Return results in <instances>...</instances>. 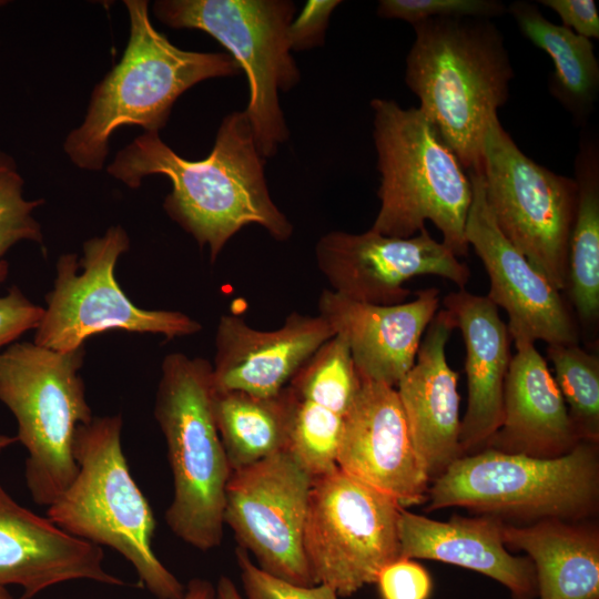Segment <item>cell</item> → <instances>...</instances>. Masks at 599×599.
<instances>
[{
    "label": "cell",
    "mask_w": 599,
    "mask_h": 599,
    "mask_svg": "<svg viewBox=\"0 0 599 599\" xmlns=\"http://www.w3.org/2000/svg\"><path fill=\"white\" fill-rule=\"evenodd\" d=\"M264 163L245 112L234 111L222 120L203 160L189 161L159 132H144L116 153L106 171L131 189L146 176H166L172 190L164 211L201 248H209L214 262L229 240L250 224L261 225L277 241L292 236V223L270 195Z\"/></svg>",
    "instance_id": "obj_1"
},
{
    "label": "cell",
    "mask_w": 599,
    "mask_h": 599,
    "mask_svg": "<svg viewBox=\"0 0 599 599\" xmlns=\"http://www.w3.org/2000/svg\"><path fill=\"white\" fill-rule=\"evenodd\" d=\"M413 28L406 85L461 166L481 171L488 123L515 75L504 37L484 18H433Z\"/></svg>",
    "instance_id": "obj_2"
},
{
    "label": "cell",
    "mask_w": 599,
    "mask_h": 599,
    "mask_svg": "<svg viewBox=\"0 0 599 599\" xmlns=\"http://www.w3.org/2000/svg\"><path fill=\"white\" fill-rule=\"evenodd\" d=\"M130 34L123 55L94 87L82 123L63 142L79 169L100 171L113 133L125 125L160 132L177 98L201 81L238 75L237 62L223 52L174 45L152 24L149 2L124 0Z\"/></svg>",
    "instance_id": "obj_3"
},
{
    "label": "cell",
    "mask_w": 599,
    "mask_h": 599,
    "mask_svg": "<svg viewBox=\"0 0 599 599\" xmlns=\"http://www.w3.org/2000/svg\"><path fill=\"white\" fill-rule=\"evenodd\" d=\"M122 425L116 414L78 426L72 445L78 471L47 518L77 538L114 549L155 598L182 599L185 586L152 549L156 521L125 459Z\"/></svg>",
    "instance_id": "obj_4"
},
{
    "label": "cell",
    "mask_w": 599,
    "mask_h": 599,
    "mask_svg": "<svg viewBox=\"0 0 599 599\" xmlns=\"http://www.w3.org/2000/svg\"><path fill=\"white\" fill-rule=\"evenodd\" d=\"M380 206L369 230L408 238L430 221L455 256H466L471 183L454 152L418 108L373 99Z\"/></svg>",
    "instance_id": "obj_5"
},
{
    "label": "cell",
    "mask_w": 599,
    "mask_h": 599,
    "mask_svg": "<svg viewBox=\"0 0 599 599\" xmlns=\"http://www.w3.org/2000/svg\"><path fill=\"white\" fill-rule=\"evenodd\" d=\"M214 393L207 359L177 352L164 357L154 417L165 438L173 479L165 521L176 537L202 551L222 541L232 473L215 423Z\"/></svg>",
    "instance_id": "obj_6"
},
{
    "label": "cell",
    "mask_w": 599,
    "mask_h": 599,
    "mask_svg": "<svg viewBox=\"0 0 599 599\" xmlns=\"http://www.w3.org/2000/svg\"><path fill=\"white\" fill-rule=\"evenodd\" d=\"M425 512L461 507L479 515L532 524L587 520L598 511V443L537 458L484 448L461 456L429 486Z\"/></svg>",
    "instance_id": "obj_7"
},
{
    "label": "cell",
    "mask_w": 599,
    "mask_h": 599,
    "mask_svg": "<svg viewBox=\"0 0 599 599\" xmlns=\"http://www.w3.org/2000/svg\"><path fill=\"white\" fill-rule=\"evenodd\" d=\"M84 355V346L60 353L34 342L0 354V402L17 420L16 437L28 453L26 484L40 506L49 507L78 471L74 434L93 418L80 375Z\"/></svg>",
    "instance_id": "obj_8"
},
{
    "label": "cell",
    "mask_w": 599,
    "mask_h": 599,
    "mask_svg": "<svg viewBox=\"0 0 599 599\" xmlns=\"http://www.w3.org/2000/svg\"><path fill=\"white\" fill-rule=\"evenodd\" d=\"M154 16L175 29H197L226 48L244 71L248 103L244 111L261 155H275L288 138L280 91L300 81L288 29L295 4L288 0H159Z\"/></svg>",
    "instance_id": "obj_9"
},
{
    "label": "cell",
    "mask_w": 599,
    "mask_h": 599,
    "mask_svg": "<svg viewBox=\"0 0 599 599\" xmlns=\"http://www.w3.org/2000/svg\"><path fill=\"white\" fill-rule=\"evenodd\" d=\"M483 184L502 235L559 292L567 288L571 231L578 189L520 151L491 116L483 145Z\"/></svg>",
    "instance_id": "obj_10"
},
{
    "label": "cell",
    "mask_w": 599,
    "mask_h": 599,
    "mask_svg": "<svg viewBox=\"0 0 599 599\" xmlns=\"http://www.w3.org/2000/svg\"><path fill=\"white\" fill-rule=\"evenodd\" d=\"M130 248L121 225L82 245V256L64 253L55 264L53 288L47 294L43 315L33 342L60 353L84 346V342L109 329L160 334L167 339L199 333L202 325L191 316L167 309L136 306L118 284V260Z\"/></svg>",
    "instance_id": "obj_11"
},
{
    "label": "cell",
    "mask_w": 599,
    "mask_h": 599,
    "mask_svg": "<svg viewBox=\"0 0 599 599\" xmlns=\"http://www.w3.org/2000/svg\"><path fill=\"white\" fill-rule=\"evenodd\" d=\"M402 506L338 467L315 477L309 491L303 548L316 583L349 597L375 583L399 559Z\"/></svg>",
    "instance_id": "obj_12"
},
{
    "label": "cell",
    "mask_w": 599,
    "mask_h": 599,
    "mask_svg": "<svg viewBox=\"0 0 599 599\" xmlns=\"http://www.w3.org/2000/svg\"><path fill=\"white\" fill-rule=\"evenodd\" d=\"M313 477L285 449L233 470L225 488L224 524L264 572L288 583L317 585L303 548Z\"/></svg>",
    "instance_id": "obj_13"
},
{
    "label": "cell",
    "mask_w": 599,
    "mask_h": 599,
    "mask_svg": "<svg viewBox=\"0 0 599 599\" xmlns=\"http://www.w3.org/2000/svg\"><path fill=\"white\" fill-rule=\"evenodd\" d=\"M315 257L334 293L374 305L404 303L410 295L404 284L415 276H440L459 290L470 278L468 266L426 227L408 238L372 230L359 234L329 232L316 243Z\"/></svg>",
    "instance_id": "obj_14"
},
{
    "label": "cell",
    "mask_w": 599,
    "mask_h": 599,
    "mask_svg": "<svg viewBox=\"0 0 599 599\" xmlns=\"http://www.w3.org/2000/svg\"><path fill=\"white\" fill-rule=\"evenodd\" d=\"M468 176L473 196L465 237L489 276L487 297L508 315L511 339L579 344V326L568 301L499 231L485 199L481 171H469Z\"/></svg>",
    "instance_id": "obj_15"
},
{
    "label": "cell",
    "mask_w": 599,
    "mask_h": 599,
    "mask_svg": "<svg viewBox=\"0 0 599 599\" xmlns=\"http://www.w3.org/2000/svg\"><path fill=\"white\" fill-rule=\"evenodd\" d=\"M361 380L344 416L337 467L403 508L425 504L430 480L413 447L396 388Z\"/></svg>",
    "instance_id": "obj_16"
},
{
    "label": "cell",
    "mask_w": 599,
    "mask_h": 599,
    "mask_svg": "<svg viewBox=\"0 0 599 599\" xmlns=\"http://www.w3.org/2000/svg\"><path fill=\"white\" fill-rule=\"evenodd\" d=\"M17 437L0 434V455ZM103 549L77 538L18 504L0 481V587L22 589L20 599L71 580L125 582L104 568Z\"/></svg>",
    "instance_id": "obj_17"
},
{
    "label": "cell",
    "mask_w": 599,
    "mask_h": 599,
    "mask_svg": "<svg viewBox=\"0 0 599 599\" xmlns=\"http://www.w3.org/2000/svg\"><path fill=\"white\" fill-rule=\"evenodd\" d=\"M409 302L374 305L324 290L318 315L343 337L363 380L396 387L413 367L423 335L439 307L436 287L416 292Z\"/></svg>",
    "instance_id": "obj_18"
},
{
    "label": "cell",
    "mask_w": 599,
    "mask_h": 599,
    "mask_svg": "<svg viewBox=\"0 0 599 599\" xmlns=\"http://www.w3.org/2000/svg\"><path fill=\"white\" fill-rule=\"evenodd\" d=\"M333 336L321 315L293 312L274 331L253 328L238 315H223L215 333L214 388L275 396Z\"/></svg>",
    "instance_id": "obj_19"
},
{
    "label": "cell",
    "mask_w": 599,
    "mask_h": 599,
    "mask_svg": "<svg viewBox=\"0 0 599 599\" xmlns=\"http://www.w3.org/2000/svg\"><path fill=\"white\" fill-rule=\"evenodd\" d=\"M455 328L450 314L437 311L420 341L415 363L395 387L415 453L430 483L463 456L458 374L446 344Z\"/></svg>",
    "instance_id": "obj_20"
},
{
    "label": "cell",
    "mask_w": 599,
    "mask_h": 599,
    "mask_svg": "<svg viewBox=\"0 0 599 599\" xmlns=\"http://www.w3.org/2000/svg\"><path fill=\"white\" fill-rule=\"evenodd\" d=\"M465 343L467 408L460 419L463 456L479 451L502 423L504 387L511 355L507 324L487 297L465 288L443 300Z\"/></svg>",
    "instance_id": "obj_21"
},
{
    "label": "cell",
    "mask_w": 599,
    "mask_h": 599,
    "mask_svg": "<svg viewBox=\"0 0 599 599\" xmlns=\"http://www.w3.org/2000/svg\"><path fill=\"white\" fill-rule=\"evenodd\" d=\"M512 341L516 354L505 380L502 423L484 448L537 458L562 456L581 440L560 389L535 342L524 336Z\"/></svg>",
    "instance_id": "obj_22"
},
{
    "label": "cell",
    "mask_w": 599,
    "mask_h": 599,
    "mask_svg": "<svg viewBox=\"0 0 599 599\" xmlns=\"http://www.w3.org/2000/svg\"><path fill=\"white\" fill-rule=\"evenodd\" d=\"M504 521L494 516H453L439 521L402 508L399 558L429 559L483 573L506 587L512 599H536L532 561L510 554L502 538Z\"/></svg>",
    "instance_id": "obj_23"
},
{
    "label": "cell",
    "mask_w": 599,
    "mask_h": 599,
    "mask_svg": "<svg viewBox=\"0 0 599 599\" xmlns=\"http://www.w3.org/2000/svg\"><path fill=\"white\" fill-rule=\"evenodd\" d=\"M507 548L532 561L539 599H599V529L593 521L502 525Z\"/></svg>",
    "instance_id": "obj_24"
},
{
    "label": "cell",
    "mask_w": 599,
    "mask_h": 599,
    "mask_svg": "<svg viewBox=\"0 0 599 599\" xmlns=\"http://www.w3.org/2000/svg\"><path fill=\"white\" fill-rule=\"evenodd\" d=\"M578 202L568 260V303L577 323L597 332L599 323V143L586 131L575 160Z\"/></svg>",
    "instance_id": "obj_25"
},
{
    "label": "cell",
    "mask_w": 599,
    "mask_h": 599,
    "mask_svg": "<svg viewBox=\"0 0 599 599\" xmlns=\"http://www.w3.org/2000/svg\"><path fill=\"white\" fill-rule=\"evenodd\" d=\"M521 33L552 60L549 91L583 125L599 94V63L590 39L545 18L537 4L515 1L507 8Z\"/></svg>",
    "instance_id": "obj_26"
},
{
    "label": "cell",
    "mask_w": 599,
    "mask_h": 599,
    "mask_svg": "<svg viewBox=\"0 0 599 599\" xmlns=\"http://www.w3.org/2000/svg\"><path fill=\"white\" fill-rule=\"evenodd\" d=\"M293 403L288 386L268 397L215 390V423L232 471L287 449Z\"/></svg>",
    "instance_id": "obj_27"
},
{
    "label": "cell",
    "mask_w": 599,
    "mask_h": 599,
    "mask_svg": "<svg viewBox=\"0 0 599 599\" xmlns=\"http://www.w3.org/2000/svg\"><path fill=\"white\" fill-rule=\"evenodd\" d=\"M361 382L345 339L334 335L304 363L287 386L297 398L345 416Z\"/></svg>",
    "instance_id": "obj_28"
},
{
    "label": "cell",
    "mask_w": 599,
    "mask_h": 599,
    "mask_svg": "<svg viewBox=\"0 0 599 599\" xmlns=\"http://www.w3.org/2000/svg\"><path fill=\"white\" fill-rule=\"evenodd\" d=\"M555 380L580 440L599 443V357L579 344L547 345Z\"/></svg>",
    "instance_id": "obj_29"
},
{
    "label": "cell",
    "mask_w": 599,
    "mask_h": 599,
    "mask_svg": "<svg viewBox=\"0 0 599 599\" xmlns=\"http://www.w3.org/2000/svg\"><path fill=\"white\" fill-rule=\"evenodd\" d=\"M343 422L344 416L294 395L287 450L313 478L337 468Z\"/></svg>",
    "instance_id": "obj_30"
},
{
    "label": "cell",
    "mask_w": 599,
    "mask_h": 599,
    "mask_svg": "<svg viewBox=\"0 0 599 599\" xmlns=\"http://www.w3.org/2000/svg\"><path fill=\"white\" fill-rule=\"evenodd\" d=\"M23 186L14 159L0 150V284L8 276L9 265L4 256L12 246L22 241L43 244L34 211L44 200H28Z\"/></svg>",
    "instance_id": "obj_31"
},
{
    "label": "cell",
    "mask_w": 599,
    "mask_h": 599,
    "mask_svg": "<svg viewBox=\"0 0 599 599\" xmlns=\"http://www.w3.org/2000/svg\"><path fill=\"white\" fill-rule=\"evenodd\" d=\"M507 11L498 0H380V18L400 19L412 26L433 18L493 19Z\"/></svg>",
    "instance_id": "obj_32"
},
{
    "label": "cell",
    "mask_w": 599,
    "mask_h": 599,
    "mask_svg": "<svg viewBox=\"0 0 599 599\" xmlns=\"http://www.w3.org/2000/svg\"><path fill=\"white\" fill-rule=\"evenodd\" d=\"M235 556L245 599H338L328 586H295L264 572L242 548L235 550Z\"/></svg>",
    "instance_id": "obj_33"
},
{
    "label": "cell",
    "mask_w": 599,
    "mask_h": 599,
    "mask_svg": "<svg viewBox=\"0 0 599 599\" xmlns=\"http://www.w3.org/2000/svg\"><path fill=\"white\" fill-rule=\"evenodd\" d=\"M375 583L382 599H429L433 590L429 572L415 560L405 558L387 565Z\"/></svg>",
    "instance_id": "obj_34"
},
{
    "label": "cell",
    "mask_w": 599,
    "mask_h": 599,
    "mask_svg": "<svg viewBox=\"0 0 599 599\" xmlns=\"http://www.w3.org/2000/svg\"><path fill=\"white\" fill-rule=\"evenodd\" d=\"M43 307L32 303L18 286L0 296V354L26 332L35 329Z\"/></svg>",
    "instance_id": "obj_35"
},
{
    "label": "cell",
    "mask_w": 599,
    "mask_h": 599,
    "mask_svg": "<svg viewBox=\"0 0 599 599\" xmlns=\"http://www.w3.org/2000/svg\"><path fill=\"white\" fill-rule=\"evenodd\" d=\"M338 0H309L291 22L288 37L292 50H307L324 42L329 17Z\"/></svg>",
    "instance_id": "obj_36"
},
{
    "label": "cell",
    "mask_w": 599,
    "mask_h": 599,
    "mask_svg": "<svg viewBox=\"0 0 599 599\" xmlns=\"http://www.w3.org/2000/svg\"><path fill=\"white\" fill-rule=\"evenodd\" d=\"M540 4L554 10L564 27L588 39H599V16L592 0H540Z\"/></svg>",
    "instance_id": "obj_37"
},
{
    "label": "cell",
    "mask_w": 599,
    "mask_h": 599,
    "mask_svg": "<svg viewBox=\"0 0 599 599\" xmlns=\"http://www.w3.org/2000/svg\"><path fill=\"white\" fill-rule=\"evenodd\" d=\"M182 599H216L215 588L205 579L194 578L185 587Z\"/></svg>",
    "instance_id": "obj_38"
},
{
    "label": "cell",
    "mask_w": 599,
    "mask_h": 599,
    "mask_svg": "<svg viewBox=\"0 0 599 599\" xmlns=\"http://www.w3.org/2000/svg\"><path fill=\"white\" fill-rule=\"evenodd\" d=\"M216 599H243L235 583L226 576L220 577L215 588Z\"/></svg>",
    "instance_id": "obj_39"
},
{
    "label": "cell",
    "mask_w": 599,
    "mask_h": 599,
    "mask_svg": "<svg viewBox=\"0 0 599 599\" xmlns=\"http://www.w3.org/2000/svg\"><path fill=\"white\" fill-rule=\"evenodd\" d=\"M0 599H12V598L8 595L4 588L0 587Z\"/></svg>",
    "instance_id": "obj_40"
},
{
    "label": "cell",
    "mask_w": 599,
    "mask_h": 599,
    "mask_svg": "<svg viewBox=\"0 0 599 599\" xmlns=\"http://www.w3.org/2000/svg\"><path fill=\"white\" fill-rule=\"evenodd\" d=\"M7 1L0 0V7L4 6Z\"/></svg>",
    "instance_id": "obj_41"
}]
</instances>
